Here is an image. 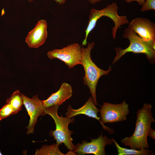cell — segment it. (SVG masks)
I'll return each instance as SVG.
<instances>
[{
  "mask_svg": "<svg viewBox=\"0 0 155 155\" xmlns=\"http://www.w3.org/2000/svg\"><path fill=\"white\" fill-rule=\"evenodd\" d=\"M114 143L117 149L118 155H151L154 154L152 150L147 149H128L121 146L113 138Z\"/></svg>",
  "mask_w": 155,
  "mask_h": 155,
  "instance_id": "5bb4252c",
  "label": "cell"
},
{
  "mask_svg": "<svg viewBox=\"0 0 155 155\" xmlns=\"http://www.w3.org/2000/svg\"><path fill=\"white\" fill-rule=\"evenodd\" d=\"M59 145L56 143L51 145H43L36 150L35 155H64L59 150Z\"/></svg>",
  "mask_w": 155,
  "mask_h": 155,
  "instance_id": "2e32d148",
  "label": "cell"
},
{
  "mask_svg": "<svg viewBox=\"0 0 155 155\" xmlns=\"http://www.w3.org/2000/svg\"><path fill=\"white\" fill-rule=\"evenodd\" d=\"M6 103L9 104L13 108V115L16 114L21 110L23 104L22 93L16 90L7 99Z\"/></svg>",
  "mask_w": 155,
  "mask_h": 155,
  "instance_id": "9a60e30c",
  "label": "cell"
},
{
  "mask_svg": "<svg viewBox=\"0 0 155 155\" xmlns=\"http://www.w3.org/2000/svg\"><path fill=\"white\" fill-rule=\"evenodd\" d=\"M152 106L145 103L137 112L135 127L133 135L121 139L122 143L130 148L136 149H148V133L152 124L155 122L152 111Z\"/></svg>",
  "mask_w": 155,
  "mask_h": 155,
  "instance_id": "6da1fadb",
  "label": "cell"
},
{
  "mask_svg": "<svg viewBox=\"0 0 155 155\" xmlns=\"http://www.w3.org/2000/svg\"><path fill=\"white\" fill-rule=\"evenodd\" d=\"M73 94L71 86L68 83L62 84L59 90L52 93L47 99L43 100L44 108L55 105L59 106L71 98Z\"/></svg>",
  "mask_w": 155,
  "mask_h": 155,
  "instance_id": "4fadbf2b",
  "label": "cell"
},
{
  "mask_svg": "<svg viewBox=\"0 0 155 155\" xmlns=\"http://www.w3.org/2000/svg\"><path fill=\"white\" fill-rule=\"evenodd\" d=\"M91 141L88 142L83 140L81 143L75 146L74 152L78 155L93 154L95 155H105L106 146L114 143L113 138H109L106 135L103 136L102 133L97 138L91 139Z\"/></svg>",
  "mask_w": 155,
  "mask_h": 155,
  "instance_id": "ba28073f",
  "label": "cell"
},
{
  "mask_svg": "<svg viewBox=\"0 0 155 155\" xmlns=\"http://www.w3.org/2000/svg\"></svg>",
  "mask_w": 155,
  "mask_h": 155,
  "instance_id": "cb8c5ba5",
  "label": "cell"
},
{
  "mask_svg": "<svg viewBox=\"0 0 155 155\" xmlns=\"http://www.w3.org/2000/svg\"><path fill=\"white\" fill-rule=\"evenodd\" d=\"M128 28L144 40L155 43V24L149 19L135 18L129 22Z\"/></svg>",
  "mask_w": 155,
  "mask_h": 155,
  "instance_id": "30bf717a",
  "label": "cell"
},
{
  "mask_svg": "<svg viewBox=\"0 0 155 155\" xmlns=\"http://www.w3.org/2000/svg\"><path fill=\"white\" fill-rule=\"evenodd\" d=\"M47 28L46 20H39L25 38V41L28 46L30 48H38L43 45L47 38Z\"/></svg>",
  "mask_w": 155,
  "mask_h": 155,
  "instance_id": "8fae6325",
  "label": "cell"
},
{
  "mask_svg": "<svg viewBox=\"0 0 155 155\" xmlns=\"http://www.w3.org/2000/svg\"><path fill=\"white\" fill-rule=\"evenodd\" d=\"M150 10H155V0H146L142 5L140 11L142 12Z\"/></svg>",
  "mask_w": 155,
  "mask_h": 155,
  "instance_id": "ac0fdd59",
  "label": "cell"
},
{
  "mask_svg": "<svg viewBox=\"0 0 155 155\" xmlns=\"http://www.w3.org/2000/svg\"><path fill=\"white\" fill-rule=\"evenodd\" d=\"M95 45L94 42L88 43L86 48L82 47L81 64L85 72L83 78L84 85L88 88L93 101L96 106L98 103L96 94V88L100 78L102 76L107 75L111 71L110 66L106 71L98 67L92 61L91 57V51Z\"/></svg>",
  "mask_w": 155,
  "mask_h": 155,
  "instance_id": "7a4b0ae2",
  "label": "cell"
},
{
  "mask_svg": "<svg viewBox=\"0 0 155 155\" xmlns=\"http://www.w3.org/2000/svg\"><path fill=\"white\" fill-rule=\"evenodd\" d=\"M23 104L30 118L26 128L27 134L33 133L38 117L45 115L43 100L39 99L37 95L30 98L22 93Z\"/></svg>",
  "mask_w": 155,
  "mask_h": 155,
  "instance_id": "9c48e42d",
  "label": "cell"
},
{
  "mask_svg": "<svg viewBox=\"0 0 155 155\" xmlns=\"http://www.w3.org/2000/svg\"><path fill=\"white\" fill-rule=\"evenodd\" d=\"M118 7L117 3L113 2L100 9L92 8L89 16L88 25L85 31L87 35L95 27L98 20L103 16H106L111 18L114 22V26L112 28V34L113 38H116V34L118 28L121 26L128 24L129 21L125 16H119L118 13Z\"/></svg>",
  "mask_w": 155,
  "mask_h": 155,
  "instance_id": "5b68a950",
  "label": "cell"
},
{
  "mask_svg": "<svg viewBox=\"0 0 155 155\" xmlns=\"http://www.w3.org/2000/svg\"><path fill=\"white\" fill-rule=\"evenodd\" d=\"M82 47L78 43L68 45L61 49H56L48 51L47 57L51 59H58L64 62L72 68L81 64Z\"/></svg>",
  "mask_w": 155,
  "mask_h": 155,
  "instance_id": "8992f818",
  "label": "cell"
},
{
  "mask_svg": "<svg viewBox=\"0 0 155 155\" xmlns=\"http://www.w3.org/2000/svg\"><path fill=\"white\" fill-rule=\"evenodd\" d=\"M13 115V110L11 106L6 103L0 109V121Z\"/></svg>",
  "mask_w": 155,
  "mask_h": 155,
  "instance_id": "e0dca14e",
  "label": "cell"
},
{
  "mask_svg": "<svg viewBox=\"0 0 155 155\" xmlns=\"http://www.w3.org/2000/svg\"><path fill=\"white\" fill-rule=\"evenodd\" d=\"M2 155V154L1 153V151L0 150V155Z\"/></svg>",
  "mask_w": 155,
  "mask_h": 155,
  "instance_id": "603a6c76",
  "label": "cell"
},
{
  "mask_svg": "<svg viewBox=\"0 0 155 155\" xmlns=\"http://www.w3.org/2000/svg\"><path fill=\"white\" fill-rule=\"evenodd\" d=\"M35 0H28L29 2L34 1ZM57 3L60 5H63L65 3L66 0H54Z\"/></svg>",
  "mask_w": 155,
  "mask_h": 155,
  "instance_id": "44dd1931",
  "label": "cell"
},
{
  "mask_svg": "<svg viewBox=\"0 0 155 155\" xmlns=\"http://www.w3.org/2000/svg\"><path fill=\"white\" fill-rule=\"evenodd\" d=\"M123 37L129 40V45L124 49H123L121 47L115 48L116 55L113 61V64L128 52L145 54L150 62L152 63L154 62L155 43L144 40L128 27L124 30Z\"/></svg>",
  "mask_w": 155,
  "mask_h": 155,
  "instance_id": "3957f363",
  "label": "cell"
},
{
  "mask_svg": "<svg viewBox=\"0 0 155 155\" xmlns=\"http://www.w3.org/2000/svg\"><path fill=\"white\" fill-rule=\"evenodd\" d=\"M148 136H149L153 139H155V131L151 128L150 129L148 133Z\"/></svg>",
  "mask_w": 155,
  "mask_h": 155,
  "instance_id": "d6986e66",
  "label": "cell"
},
{
  "mask_svg": "<svg viewBox=\"0 0 155 155\" xmlns=\"http://www.w3.org/2000/svg\"><path fill=\"white\" fill-rule=\"evenodd\" d=\"M145 0H124L125 1L128 3H130L133 1H136L140 5H142L144 3Z\"/></svg>",
  "mask_w": 155,
  "mask_h": 155,
  "instance_id": "ffe728a7",
  "label": "cell"
},
{
  "mask_svg": "<svg viewBox=\"0 0 155 155\" xmlns=\"http://www.w3.org/2000/svg\"><path fill=\"white\" fill-rule=\"evenodd\" d=\"M100 112V120L103 124L122 122L126 120L129 113V105L125 100L118 104L104 102L101 106Z\"/></svg>",
  "mask_w": 155,
  "mask_h": 155,
  "instance_id": "52a82bcc",
  "label": "cell"
},
{
  "mask_svg": "<svg viewBox=\"0 0 155 155\" xmlns=\"http://www.w3.org/2000/svg\"><path fill=\"white\" fill-rule=\"evenodd\" d=\"M59 106L55 105L44 108L45 115L51 116L56 125L55 129L50 131V135L54 137L56 144L60 145L63 143L69 151H73L75 145L72 143L73 139L71 136L73 132L69 129L68 126L69 124L73 123L75 118L63 117L62 115L59 116L57 111Z\"/></svg>",
  "mask_w": 155,
  "mask_h": 155,
  "instance_id": "277c9868",
  "label": "cell"
},
{
  "mask_svg": "<svg viewBox=\"0 0 155 155\" xmlns=\"http://www.w3.org/2000/svg\"><path fill=\"white\" fill-rule=\"evenodd\" d=\"M102 0H88L89 2L92 4H94L97 3Z\"/></svg>",
  "mask_w": 155,
  "mask_h": 155,
  "instance_id": "7402d4cb",
  "label": "cell"
},
{
  "mask_svg": "<svg viewBox=\"0 0 155 155\" xmlns=\"http://www.w3.org/2000/svg\"><path fill=\"white\" fill-rule=\"evenodd\" d=\"M96 106L91 96L84 105L78 109H73L71 106L69 105L65 116L71 119L77 115H84L95 119L99 121L103 129L107 131L110 134L113 133V129L105 126L101 122L100 118L98 116V114L100 112V110Z\"/></svg>",
  "mask_w": 155,
  "mask_h": 155,
  "instance_id": "7c38bea8",
  "label": "cell"
}]
</instances>
